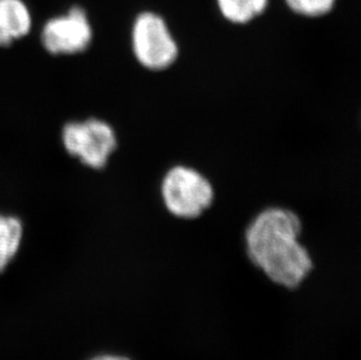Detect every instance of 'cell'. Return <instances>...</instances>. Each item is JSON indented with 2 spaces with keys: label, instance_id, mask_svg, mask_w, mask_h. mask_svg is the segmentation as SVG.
Instances as JSON below:
<instances>
[{
  "label": "cell",
  "instance_id": "1",
  "mask_svg": "<svg viewBox=\"0 0 361 360\" xmlns=\"http://www.w3.org/2000/svg\"><path fill=\"white\" fill-rule=\"evenodd\" d=\"M302 221L283 208L263 210L245 232L247 253L273 282L295 289L314 268L307 248L300 242Z\"/></svg>",
  "mask_w": 361,
  "mask_h": 360
},
{
  "label": "cell",
  "instance_id": "2",
  "mask_svg": "<svg viewBox=\"0 0 361 360\" xmlns=\"http://www.w3.org/2000/svg\"><path fill=\"white\" fill-rule=\"evenodd\" d=\"M161 199L167 211L180 219L204 215L214 201V187L200 171L186 165L171 167L161 185Z\"/></svg>",
  "mask_w": 361,
  "mask_h": 360
},
{
  "label": "cell",
  "instance_id": "3",
  "mask_svg": "<svg viewBox=\"0 0 361 360\" xmlns=\"http://www.w3.org/2000/svg\"><path fill=\"white\" fill-rule=\"evenodd\" d=\"M61 140L69 156L92 170H103L118 146L116 131L96 117L69 121L62 126Z\"/></svg>",
  "mask_w": 361,
  "mask_h": 360
},
{
  "label": "cell",
  "instance_id": "4",
  "mask_svg": "<svg viewBox=\"0 0 361 360\" xmlns=\"http://www.w3.org/2000/svg\"><path fill=\"white\" fill-rule=\"evenodd\" d=\"M133 55L142 67L163 72L177 61L179 47L163 18L154 12L137 17L131 32Z\"/></svg>",
  "mask_w": 361,
  "mask_h": 360
},
{
  "label": "cell",
  "instance_id": "5",
  "mask_svg": "<svg viewBox=\"0 0 361 360\" xmlns=\"http://www.w3.org/2000/svg\"><path fill=\"white\" fill-rule=\"evenodd\" d=\"M92 41V25L81 7H73L65 16L48 20L41 32L42 46L51 55L80 54Z\"/></svg>",
  "mask_w": 361,
  "mask_h": 360
},
{
  "label": "cell",
  "instance_id": "6",
  "mask_svg": "<svg viewBox=\"0 0 361 360\" xmlns=\"http://www.w3.org/2000/svg\"><path fill=\"white\" fill-rule=\"evenodd\" d=\"M32 17L21 0H0V47H8L30 33Z\"/></svg>",
  "mask_w": 361,
  "mask_h": 360
},
{
  "label": "cell",
  "instance_id": "7",
  "mask_svg": "<svg viewBox=\"0 0 361 360\" xmlns=\"http://www.w3.org/2000/svg\"><path fill=\"white\" fill-rule=\"evenodd\" d=\"M24 236L23 221L16 215L0 213V274L20 248Z\"/></svg>",
  "mask_w": 361,
  "mask_h": 360
},
{
  "label": "cell",
  "instance_id": "8",
  "mask_svg": "<svg viewBox=\"0 0 361 360\" xmlns=\"http://www.w3.org/2000/svg\"><path fill=\"white\" fill-rule=\"evenodd\" d=\"M268 0H218L222 16L234 24H247L262 14Z\"/></svg>",
  "mask_w": 361,
  "mask_h": 360
},
{
  "label": "cell",
  "instance_id": "9",
  "mask_svg": "<svg viewBox=\"0 0 361 360\" xmlns=\"http://www.w3.org/2000/svg\"><path fill=\"white\" fill-rule=\"evenodd\" d=\"M288 6L304 17H322L334 8V0H286Z\"/></svg>",
  "mask_w": 361,
  "mask_h": 360
},
{
  "label": "cell",
  "instance_id": "10",
  "mask_svg": "<svg viewBox=\"0 0 361 360\" xmlns=\"http://www.w3.org/2000/svg\"><path fill=\"white\" fill-rule=\"evenodd\" d=\"M92 360H130L128 358L122 357V356H111V354H104V356H99V357L92 358Z\"/></svg>",
  "mask_w": 361,
  "mask_h": 360
}]
</instances>
